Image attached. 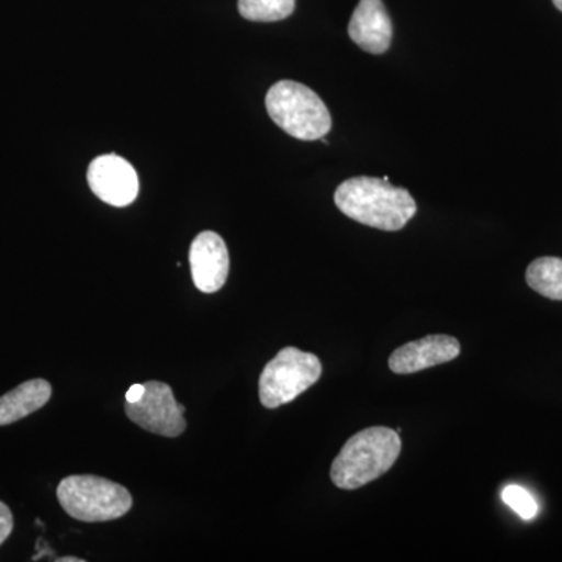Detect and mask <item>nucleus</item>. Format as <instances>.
Masks as SVG:
<instances>
[{"label":"nucleus","instance_id":"nucleus-8","mask_svg":"<svg viewBox=\"0 0 562 562\" xmlns=\"http://www.w3.org/2000/svg\"><path fill=\"white\" fill-rule=\"evenodd\" d=\"M192 281L199 291L213 294L224 286L231 269L227 244L217 233L202 232L190 249Z\"/></svg>","mask_w":562,"mask_h":562},{"label":"nucleus","instance_id":"nucleus-12","mask_svg":"<svg viewBox=\"0 0 562 562\" xmlns=\"http://www.w3.org/2000/svg\"><path fill=\"white\" fill-rule=\"evenodd\" d=\"M527 283L543 297L562 301L561 258L542 257L532 261L527 269Z\"/></svg>","mask_w":562,"mask_h":562},{"label":"nucleus","instance_id":"nucleus-7","mask_svg":"<svg viewBox=\"0 0 562 562\" xmlns=\"http://www.w3.org/2000/svg\"><path fill=\"white\" fill-rule=\"evenodd\" d=\"M87 179L91 191L102 202L117 209L131 205L139 194V179L135 168L114 154L95 158L88 168Z\"/></svg>","mask_w":562,"mask_h":562},{"label":"nucleus","instance_id":"nucleus-13","mask_svg":"<svg viewBox=\"0 0 562 562\" xmlns=\"http://www.w3.org/2000/svg\"><path fill=\"white\" fill-rule=\"evenodd\" d=\"M238 9L246 20L276 22L294 13L295 0H239Z\"/></svg>","mask_w":562,"mask_h":562},{"label":"nucleus","instance_id":"nucleus-11","mask_svg":"<svg viewBox=\"0 0 562 562\" xmlns=\"http://www.w3.org/2000/svg\"><path fill=\"white\" fill-rule=\"evenodd\" d=\"M52 397V386L43 379L29 380L0 397V427L14 424L43 408Z\"/></svg>","mask_w":562,"mask_h":562},{"label":"nucleus","instance_id":"nucleus-18","mask_svg":"<svg viewBox=\"0 0 562 562\" xmlns=\"http://www.w3.org/2000/svg\"><path fill=\"white\" fill-rule=\"evenodd\" d=\"M553 3L558 10L562 11V0H553Z\"/></svg>","mask_w":562,"mask_h":562},{"label":"nucleus","instance_id":"nucleus-6","mask_svg":"<svg viewBox=\"0 0 562 562\" xmlns=\"http://www.w3.org/2000/svg\"><path fill=\"white\" fill-rule=\"evenodd\" d=\"M128 419L144 430L165 438H177L187 430L184 406L173 397L172 387L161 382L144 383V394L138 402L125 405Z\"/></svg>","mask_w":562,"mask_h":562},{"label":"nucleus","instance_id":"nucleus-1","mask_svg":"<svg viewBox=\"0 0 562 562\" xmlns=\"http://www.w3.org/2000/svg\"><path fill=\"white\" fill-rule=\"evenodd\" d=\"M335 203L350 220L383 232L402 231L417 211L409 191L376 177L344 181L335 192Z\"/></svg>","mask_w":562,"mask_h":562},{"label":"nucleus","instance_id":"nucleus-17","mask_svg":"<svg viewBox=\"0 0 562 562\" xmlns=\"http://www.w3.org/2000/svg\"><path fill=\"white\" fill-rule=\"evenodd\" d=\"M57 561L58 562H83V560H80V558H74V557L58 558Z\"/></svg>","mask_w":562,"mask_h":562},{"label":"nucleus","instance_id":"nucleus-3","mask_svg":"<svg viewBox=\"0 0 562 562\" xmlns=\"http://www.w3.org/2000/svg\"><path fill=\"white\" fill-rule=\"evenodd\" d=\"M266 110L281 131L292 138L316 140L331 128L330 111L305 85L281 80L266 95Z\"/></svg>","mask_w":562,"mask_h":562},{"label":"nucleus","instance_id":"nucleus-15","mask_svg":"<svg viewBox=\"0 0 562 562\" xmlns=\"http://www.w3.org/2000/svg\"><path fill=\"white\" fill-rule=\"evenodd\" d=\"M13 525V514H11L5 503L0 502V546L10 538Z\"/></svg>","mask_w":562,"mask_h":562},{"label":"nucleus","instance_id":"nucleus-16","mask_svg":"<svg viewBox=\"0 0 562 562\" xmlns=\"http://www.w3.org/2000/svg\"><path fill=\"white\" fill-rule=\"evenodd\" d=\"M144 394V384H133L131 390L125 394V402L133 403L138 402Z\"/></svg>","mask_w":562,"mask_h":562},{"label":"nucleus","instance_id":"nucleus-9","mask_svg":"<svg viewBox=\"0 0 562 562\" xmlns=\"http://www.w3.org/2000/svg\"><path fill=\"white\" fill-rule=\"evenodd\" d=\"M461 353V344L449 335H431L419 341L398 347L390 358V369L394 373H416L457 360Z\"/></svg>","mask_w":562,"mask_h":562},{"label":"nucleus","instance_id":"nucleus-4","mask_svg":"<svg viewBox=\"0 0 562 562\" xmlns=\"http://www.w3.org/2000/svg\"><path fill=\"white\" fill-rule=\"evenodd\" d=\"M61 508L81 522H109L131 512V492L95 475H70L57 490Z\"/></svg>","mask_w":562,"mask_h":562},{"label":"nucleus","instance_id":"nucleus-14","mask_svg":"<svg viewBox=\"0 0 562 562\" xmlns=\"http://www.w3.org/2000/svg\"><path fill=\"white\" fill-rule=\"evenodd\" d=\"M502 501L514 513L519 514L524 520H532L539 514V505L536 498L525 487L517 486V484H509L502 491Z\"/></svg>","mask_w":562,"mask_h":562},{"label":"nucleus","instance_id":"nucleus-5","mask_svg":"<svg viewBox=\"0 0 562 562\" xmlns=\"http://www.w3.org/2000/svg\"><path fill=\"white\" fill-rule=\"evenodd\" d=\"M321 375L322 364L316 355L286 347L262 369L260 402L269 409L286 405L319 382Z\"/></svg>","mask_w":562,"mask_h":562},{"label":"nucleus","instance_id":"nucleus-2","mask_svg":"<svg viewBox=\"0 0 562 562\" xmlns=\"http://www.w3.org/2000/svg\"><path fill=\"white\" fill-rule=\"evenodd\" d=\"M401 452L397 431L386 427L366 428L344 443L331 464V482L339 490H358L390 471Z\"/></svg>","mask_w":562,"mask_h":562},{"label":"nucleus","instance_id":"nucleus-10","mask_svg":"<svg viewBox=\"0 0 562 562\" xmlns=\"http://www.w3.org/2000/svg\"><path fill=\"white\" fill-rule=\"evenodd\" d=\"M349 36L368 54L382 55L390 49L392 22L382 0H360L351 14Z\"/></svg>","mask_w":562,"mask_h":562}]
</instances>
